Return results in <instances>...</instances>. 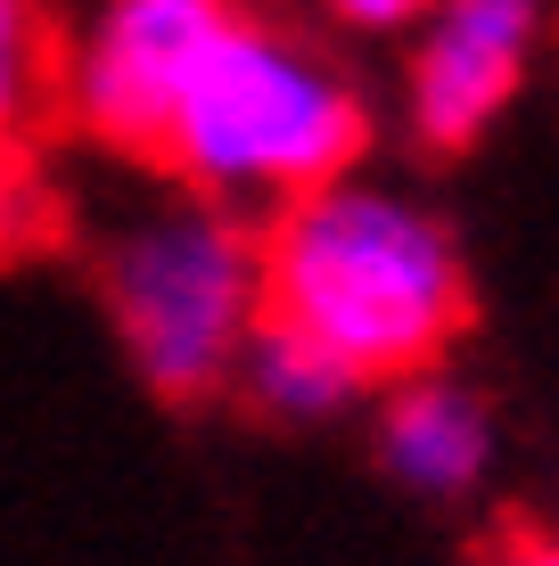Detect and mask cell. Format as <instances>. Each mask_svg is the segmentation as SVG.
<instances>
[{"mask_svg": "<svg viewBox=\"0 0 559 566\" xmlns=\"http://www.w3.org/2000/svg\"><path fill=\"white\" fill-rule=\"evenodd\" d=\"M371 148V107L321 42L263 17H230L189 74L157 165L230 213H280L288 198L338 181Z\"/></svg>", "mask_w": 559, "mask_h": 566, "instance_id": "obj_2", "label": "cell"}, {"mask_svg": "<svg viewBox=\"0 0 559 566\" xmlns=\"http://www.w3.org/2000/svg\"><path fill=\"white\" fill-rule=\"evenodd\" d=\"M535 42H544V0H428L403 66V115L420 148L460 156L486 140L527 83Z\"/></svg>", "mask_w": 559, "mask_h": 566, "instance_id": "obj_5", "label": "cell"}, {"mask_svg": "<svg viewBox=\"0 0 559 566\" xmlns=\"http://www.w3.org/2000/svg\"><path fill=\"white\" fill-rule=\"evenodd\" d=\"M58 99L50 0H0V148H17Z\"/></svg>", "mask_w": 559, "mask_h": 566, "instance_id": "obj_8", "label": "cell"}, {"mask_svg": "<svg viewBox=\"0 0 559 566\" xmlns=\"http://www.w3.org/2000/svg\"><path fill=\"white\" fill-rule=\"evenodd\" d=\"M100 296L115 345L165 402L230 386L247 328L263 321V263L247 213L165 181L100 230Z\"/></svg>", "mask_w": 559, "mask_h": 566, "instance_id": "obj_3", "label": "cell"}, {"mask_svg": "<svg viewBox=\"0 0 559 566\" xmlns=\"http://www.w3.org/2000/svg\"><path fill=\"white\" fill-rule=\"evenodd\" d=\"M503 566H559V534H535V542H518V551Z\"/></svg>", "mask_w": 559, "mask_h": 566, "instance_id": "obj_10", "label": "cell"}, {"mask_svg": "<svg viewBox=\"0 0 559 566\" xmlns=\"http://www.w3.org/2000/svg\"><path fill=\"white\" fill-rule=\"evenodd\" d=\"M230 386L280 427H321V419L354 411V395H362V378L338 354H321L313 337H297V328H280V321L247 328L239 361H230Z\"/></svg>", "mask_w": 559, "mask_h": 566, "instance_id": "obj_7", "label": "cell"}, {"mask_svg": "<svg viewBox=\"0 0 559 566\" xmlns=\"http://www.w3.org/2000/svg\"><path fill=\"white\" fill-rule=\"evenodd\" d=\"M263 321L313 337L362 386H395L445 361L469 328V263L412 189L338 172L256 230Z\"/></svg>", "mask_w": 559, "mask_h": 566, "instance_id": "obj_1", "label": "cell"}, {"mask_svg": "<svg viewBox=\"0 0 559 566\" xmlns=\"http://www.w3.org/2000/svg\"><path fill=\"white\" fill-rule=\"evenodd\" d=\"M230 17H239V0H100V17L83 25L66 74H58L74 124L132 165H157L173 107Z\"/></svg>", "mask_w": 559, "mask_h": 566, "instance_id": "obj_4", "label": "cell"}, {"mask_svg": "<svg viewBox=\"0 0 559 566\" xmlns=\"http://www.w3.org/2000/svg\"><path fill=\"white\" fill-rule=\"evenodd\" d=\"M379 460L403 493L420 501H460L486 484L494 468V419L445 369H420V378L387 386V411H379Z\"/></svg>", "mask_w": 559, "mask_h": 566, "instance_id": "obj_6", "label": "cell"}, {"mask_svg": "<svg viewBox=\"0 0 559 566\" xmlns=\"http://www.w3.org/2000/svg\"><path fill=\"white\" fill-rule=\"evenodd\" d=\"M321 9H330L338 25H354V33H412L420 17H428V0H321Z\"/></svg>", "mask_w": 559, "mask_h": 566, "instance_id": "obj_9", "label": "cell"}]
</instances>
